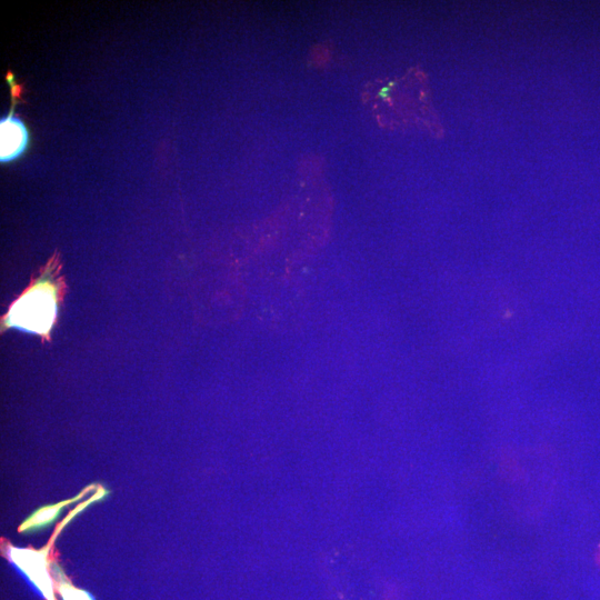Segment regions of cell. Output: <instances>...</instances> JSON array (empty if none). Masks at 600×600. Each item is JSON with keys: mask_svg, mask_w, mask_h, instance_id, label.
Returning a JSON list of instances; mask_svg holds the SVG:
<instances>
[{"mask_svg": "<svg viewBox=\"0 0 600 600\" xmlns=\"http://www.w3.org/2000/svg\"><path fill=\"white\" fill-rule=\"evenodd\" d=\"M97 486L98 484H91L86 487L78 496L71 499L39 508L20 524L19 532H36L50 526L59 518L61 510L66 506L77 502L83 496H87L90 491H92Z\"/></svg>", "mask_w": 600, "mask_h": 600, "instance_id": "4", "label": "cell"}, {"mask_svg": "<svg viewBox=\"0 0 600 600\" xmlns=\"http://www.w3.org/2000/svg\"><path fill=\"white\" fill-rule=\"evenodd\" d=\"M109 494L106 488L98 486L97 491L84 502L77 506L69 514L58 524L52 533L49 542L41 549L33 548H18L10 543H6L3 551L8 560L17 567L42 593L46 600H56L53 580L50 576V551L56 541V538L60 534V531L68 524V522L88 508L92 502H97Z\"/></svg>", "mask_w": 600, "mask_h": 600, "instance_id": "2", "label": "cell"}, {"mask_svg": "<svg viewBox=\"0 0 600 600\" xmlns=\"http://www.w3.org/2000/svg\"><path fill=\"white\" fill-rule=\"evenodd\" d=\"M58 292L50 264L47 273L11 306L6 316V324L47 336L57 316Z\"/></svg>", "mask_w": 600, "mask_h": 600, "instance_id": "1", "label": "cell"}, {"mask_svg": "<svg viewBox=\"0 0 600 600\" xmlns=\"http://www.w3.org/2000/svg\"><path fill=\"white\" fill-rule=\"evenodd\" d=\"M52 570L57 579L58 591L63 600H93L88 592L73 587L56 563H53Z\"/></svg>", "mask_w": 600, "mask_h": 600, "instance_id": "5", "label": "cell"}, {"mask_svg": "<svg viewBox=\"0 0 600 600\" xmlns=\"http://www.w3.org/2000/svg\"><path fill=\"white\" fill-rule=\"evenodd\" d=\"M7 80L11 88L12 106L9 114L0 121V161L9 162L18 158L28 144V131L24 123L13 116L14 99L20 96L21 87L14 83V77L10 71Z\"/></svg>", "mask_w": 600, "mask_h": 600, "instance_id": "3", "label": "cell"}]
</instances>
